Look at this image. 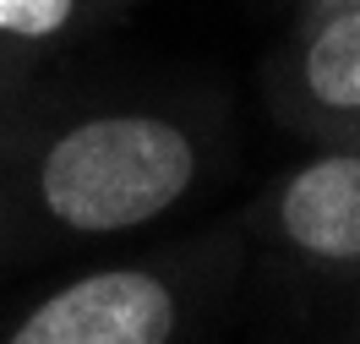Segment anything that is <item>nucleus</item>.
<instances>
[{"mask_svg": "<svg viewBox=\"0 0 360 344\" xmlns=\"http://www.w3.org/2000/svg\"><path fill=\"white\" fill-rule=\"evenodd\" d=\"M224 153L219 115L131 98L27 115L0 159V262L131 241L191 203Z\"/></svg>", "mask_w": 360, "mask_h": 344, "instance_id": "1", "label": "nucleus"}, {"mask_svg": "<svg viewBox=\"0 0 360 344\" xmlns=\"http://www.w3.org/2000/svg\"><path fill=\"white\" fill-rule=\"evenodd\" d=\"M246 257V229L229 241H197V252L148 257V262H104L77 279L49 284L17 317L0 322L6 344H175L202 328L207 300L235 284V262Z\"/></svg>", "mask_w": 360, "mask_h": 344, "instance_id": "2", "label": "nucleus"}, {"mask_svg": "<svg viewBox=\"0 0 360 344\" xmlns=\"http://www.w3.org/2000/svg\"><path fill=\"white\" fill-rule=\"evenodd\" d=\"M246 241L278 274L316 290L360 284V137L316 142L257 197Z\"/></svg>", "mask_w": 360, "mask_h": 344, "instance_id": "3", "label": "nucleus"}, {"mask_svg": "<svg viewBox=\"0 0 360 344\" xmlns=\"http://www.w3.org/2000/svg\"><path fill=\"white\" fill-rule=\"evenodd\" d=\"M268 104L311 142L360 137V0L295 17L268 60Z\"/></svg>", "mask_w": 360, "mask_h": 344, "instance_id": "4", "label": "nucleus"}, {"mask_svg": "<svg viewBox=\"0 0 360 344\" xmlns=\"http://www.w3.org/2000/svg\"><path fill=\"white\" fill-rule=\"evenodd\" d=\"M126 0H0V82L33 88L39 71L93 39Z\"/></svg>", "mask_w": 360, "mask_h": 344, "instance_id": "5", "label": "nucleus"}, {"mask_svg": "<svg viewBox=\"0 0 360 344\" xmlns=\"http://www.w3.org/2000/svg\"><path fill=\"white\" fill-rule=\"evenodd\" d=\"M27 115H33V88L0 82V159H6V148L17 142V132L27 126Z\"/></svg>", "mask_w": 360, "mask_h": 344, "instance_id": "6", "label": "nucleus"}, {"mask_svg": "<svg viewBox=\"0 0 360 344\" xmlns=\"http://www.w3.org/2000/svg\"><path fill=\"white\" fill-rule=\"evenodd\" d=\"M344 295H349V306H344V312H338V333H344V339H360V284L355 290H344Z\"/></svg>", "mask_w": 360, "mask_h": 344, "instance_id": "7", "label": "nucleus"}]
</instances>
